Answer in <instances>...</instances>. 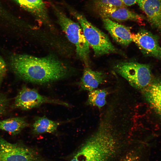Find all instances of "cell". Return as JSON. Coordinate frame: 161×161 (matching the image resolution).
Listing matches in <instances>:
<instances>
[{
	"label": "cell",
	"instance_id": "obj_1",
	"mask_svg": "<svg viewBox=\"0 0 161 161\" xmlns=\"http://www.w3.org/2000/svg\"><path fill=\"white\" fill-rule=\"evenodd\" d=\"M11 66L20 78L28 82L44 83L62 78L67 69L52 56L38 58L27 55H14L10 59Z\"/></svg>",
	"mask_w": 161,
	"mask_h": 161
},
{
	"label": "cell",
	"instance_id": "obj_2",
	"mask_svg": "<svg viewBox=\"0 0 161 161\" xmlns=\"http://www.w3.org/2000/svg\"><path fill=\"white\" fill-rule=\"evenodd\" d=\"M110 123L105 122L82 145L71 161H110L120 144Z\"/></svg>",
	"mask_w": 161,
	"mask_h": 161
},
{
	"label": "cell",
	"instance_id": "obj_3",
	"mask_svg": "<svg viewBox=\"0 0 161 161\" xmlns=\"http://www.w3.org/2000/svg\"><path fill=\"white\" fill-rule=\"evenodd\" d=\"M72 14L81 26L89 46L92 48L96 56L117 52L108 36L90 22L82 14L69 8Z\"/></svg>",
	"mask_w": 161,
	"mask_h": 161
},
{
	"label": "cell",
	"instance_id": "obj_4",
	"mask_svg": "<svg viewBox=\"0 0 161 161\" xmlns=\"http://www.w3.org/2000/svg\"><path fill=\"white\" fill-rule=\"evenodd\" d=\"M53 7L58 24L69 41L75 46L77 55L86 66L89 58V45L79 24L72 20L54 5Z\"/></svg>",
	"mask_w": 161,
	"mask_h": 161
},
{
	"label": "cell",
	"instance_id": "obj_5",
	"mask_svg": "<svg viewBox=\"0 0 161 161\" xmlns=\"http://www.w3.org/2000/svg\"><path fill=\"white\" fill-rule=\"evenodd\" d=\"M114 69L131 86L142 90L147 87L153 79L151 67L148 64L122 62L115 65Z\"/></svg>",
	"mask_w": 161,
	"mask_h": 161
},
{
	"label": "cell",
	"instance_id": "obj_6",
	"mask_svg": "<svg viewBox=\"0 0 161 161\" xmlns=\"http://www.w3.org/2000/svg\"><path fill=\"white\" fill-rule=\"evenodd\" d=\"M0 161H49L21 142L10 143L0 135Z\"/></svg>",
	"mask_w": 161,
	"mask_h": 161
},
{
	"label": "cell",
	"instance_id": "obj_7",
	"mask_svg": "<svg viewBox=\"0 0 161 161\" xmlns=\"http://www.w3.org/2000/svg\"><path fill=\"white\" fill-rule=\"evenodd\" d=\"M46 103L61 105L67 107L70 106L66 102L42 95L34 89L24 87L15 97L13 107L27 110Z\"/></svg>",
	"mask_w": 161,
	"mask_h": 161
},
{
	"label": "cell",
	"instance_id": "obj_8",
	"mask_svg": "<svg viewBox=\"0 0 161 161\" xmlns=\"http://www.w3.org/2000/svg\"><path fill=\"white\" fill-rule=\"evenodd\" d=\"M132 41L145 55L161 61V47L158 37L146 30L132 34Z\"/></svg>",
	"mask_w": 161,
	"mask_h": 161
},
{
	"label": "cell",
	"instance_id": "obj_9",
	"mask_svg": "<svg viewBox=\"0 0 161 161\" xmlns=\"http://www.w3.org/2000/svg\"><path fill=\"white\" fill-rule=\"evenodd\" d=\"M96 9L102 18L120 21H132L138 23H142L144 19L143 16L130 10L126 7H104Z\"/></svg>",
	"mask_w": 161,
	"mask_h": 161
},
{
	"label": "cell",
	"instance_id": "obj_10",
	"mask_svg": "<svg viewBox=\"0 0 161 161\" xmlns=\"http://www.w3.org/2000/svg\"><path fill=\"white\" fill-rule=\"evenodd\" d=\"M137 3L151 26L161 35V0H139Z\"/></svg>",
	"mask_w": 161,
	"mask_h": 161
},
{
	"label": "cell",
	"instance_id": "obj_11",
	"mask_svg": "<svg viewBox=\"0 0 161 161\" xmlns=\"http://www.w3.org/2000/svg\"><path fill=\"white\" fill-rule=\"evenodd\" d=\"M102 19L105 28L117 43L126 46L132 42V33L129 27L108 18Z\"/></svg>",
	"mask_w": 161,
	"mask_h": 161
},
{
	"label": "cell",
	"instance_id": "obj_12",
	"mask_svg": "<svg viewBox=\"0 0 161 161\" xmlns=\"http://www.w3.org/2000/svg\"><path fill=\"white\" fill-rule=\"evenodd\" d=\"M143 90L147 100L161 117V79H153L150 84Z\"/></svg>",
	"mask_w": 161,
	"mask_h": 161
},
{
	"label": "cell",
	"instance_id": "obj_13",
	"mask_svg": "<svg viewBox=\"0 0 161 161\" xmlns=\"http://www.w3.org/2000/svg\"><path fill=\"white\" fill-rule=\"evenodd\" d=\"M105 77V74L102 72L95 71L86 67L81 78V87L83 90L89 91L95 89L103 82Z\"/></svg>",
	"mask_w": 161,
	"mask_h": 161
},
{
	"label": "cell",
	"instance_id": "obj_14",
	"mask_svg": "<svg viewBox=\"0 0 161 161\" xmlns=\"http://www.w3.org/2000/svg\"><path fill=\"white\" fill-rule=\"evenodd\" d=\"M21 7L32 13L43 22H47L49 18L44 0H14Z\"/></svg>",
	"mask_w": 161,
	"mask_h": 161
},
{
	"label": "cell",
	"instance_id": "obj_15",
	"mask_svg": "<svg viewBox=\"0 0 161 161\" xmlns=\"http://www.w3.org/2000/svg\"><path fill=\"white\" fill-rule=\"evenodd\" d=\"M29 125L25 119L22 117H15L0 120V130L14 135L19 134Z\"/></svg>",
	"mask_w": 161,
	"mask_h": 161
},
{
	"label": "cell",
	"instance_id": "obj_16",
	"mask_svg": "<svg viewBox=\"0 0 161 161\" xmlns=\"http://www.w3.org/2000/svg\"><path fill=\"white\" fill-rule=\"evenodd\" d=\"M60 123L45 116L35 118L32 124V131L35 134L53 133L57 130Z\"/></svg>",
	"mask_w": 161,
	"mask_h": 161
},
{
	"label": "cell",
	"instance_id": "obj_17",
	"mask_svg": "<svg viewBox=\"0 0 161 161\" xmlns=\"http://www.w3.org/2000/svg\"><path fill=\"white\" fill-rule=\"evenodd\" d=\"M107 94L105 89H95L89 91L87 103L89 105L100 108L106 104Z\"/></svg>",
	"mask_w": 161,
	"mask_h": 161
},
{
	"label": "cell",
	"instance_id": "obj_18",
	"mask_svg": "<svg viewBox=\"0 0 161 161\" xmlns=\"http://www.w3.org/2000/svg\"><path fill=\"white\" fill-rule=\"evenodd\" d=\"M96 8L104 7H124L126 6L120 0H95Z\"/></svg>",
	"mask_w": 161,
	"mask_h": 161
},
{
	"label": "cell",
	"instance_id": "obj_19",
	"mask_svg": "<svg viewBox=\"0 0 161 161\" xmlns=\"http://www.w3.org/2000/svg\"><path fill=\"white\" fill-rule=\"evenodd\" d=\"M10 100L7 95L0 93V116L5 114L7 112Z\"/></svg>",
	"mask_w": 161,
	"mask_h": 161
},
{
	"label": "cell",
	"instance_id": "obj_20",
	"mask_svg": "<svg viewBox=\"0 0 161 161\" xmlns=\"http://www.w3.org/2000/svg\"><path fill=\"white\" fill-rule=\"evenodd\" d=\"M6 72V66L5 62L0 56V84L5 76Z\"/></svg>",
	"mask_w": 161,
	"mask_h": 161
},
{
	"label": "cell",
	"instance_id": "obj_21",
	"mask_svg": "<svg viewBox=\"0 0 161 161\" xmlns=\"http://www.w3.org/2000/svg\"><path fill=\"white\" fill-rule=\"evenodd\" d=\"M121 161H140L139 157L134 153H129L123 158Z\"/></svg>",
	"mask_w": 161,
	"mask_h": 161
},
{
	"label": "cell",
	"instance_id": "obj_22",
	"mask_svg": "<svg viewBox=\"0 0 161 161\" xmlns=\"http://www.w3.org/2000/svg\"><path fill=\"white\" fill-rule=\"evenodd\" d=\"M126 6H130L137 3L139 0H120Z\"/></svg>",
	"mask_w": 161,
	"mask_h": 161
}]
</instances>
